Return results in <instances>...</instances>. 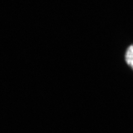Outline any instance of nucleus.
Masks as SVG:
<instances>
[{
	"mask_svg": "<svg viewBox=\"0 0 133 133\" xmlns=\"http://www.w3.org/2000/svg\"><path fill=\"white\" fill-rule=\"evenodd\" d=\"M124 61L126 65L133 70V44L129 45L124 51Z\"/></svg>",
	"mask_w": 133,
	"mask_h": 133,
	"instance_id": "1",
	"label": "nucleus"
}]
</instances>
